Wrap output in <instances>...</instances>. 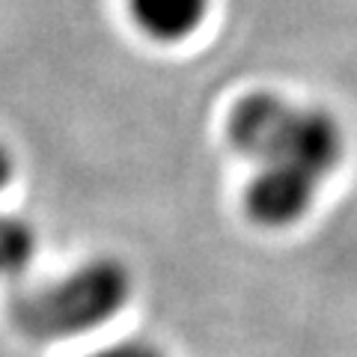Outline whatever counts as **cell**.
I'll return each instance as SVG.
<instances>
[{
  "mask_svg": "<svg viewBox=\"0 0 357 357\" xmlns=\"http://www.w3.org/2000/svg\"><path fill=\"white\" fill-rule=\"evenodd\" d=\"M227 137L256 167H289L319 182L345 155L342 128L328 110L292 105L277 93L238 98L227 119Z\"/></svg>",
  "mask_w": 357,
  "mask_h": 357,
  "instance_id": "1",
  "label": "cell"
},
{
  "mask_svg": "<svg viewBox=\"0 0 357 357\" xmlns=\"http://www.w3.org/2000/svg\"><path fill=\"white\" fill-rule=\"evenodd\" d=\"M131 298V274L116 259H89L75 271L13 298L15 328L30 340H72L107 325Z\"/></svg>",
  "mask_w": 357,
  "mask_h": 357,
  "instance_id": "2",
  "label": "cell"
},
{
  "mask_svg": "<svg viewBox=\"0 0 357 357\" xmlns=\"http://www.w3.org/2000/svg\"><path fill=\"white\" fill-rule=\"evenodd\" d=\"M319 178L289 167H256L244 191V208L250 220L268 229L292 227L316 203Z\"/></svg>",
  "mask_w": 357,
  "mask_h": 357,
  "instance_id": "3",
  "label": "cell"
},
{
  "mask_svg": "<svg viewBox=\"0 0 357 357\" xmlns=\"http://www.w3.org/2000/svg\"><path fill=\"white\" fill-rule=\"evenodd\" d=\"M131 18L146 36L178 42L203 24L208 0H128Z\"/></svg>",
  "mask_w": 357,
  "mask_h": 357,
  "instance_id": "4",
  "label": "cell"
},
{
  "mask_svg": "<svg viewBox=\"0 0 357 357\" xmlns=\"http://www.w3.org/2000/svg\"><path fill=\"white\" fill-rule=\"evenodd\" d=\"M33 248H36V236H33L30 223L21 218L0 215V277L27 268Z\"/></svg>",
  "mask_w": 357,
  "mask_h": 357,
  "instance_id": "5",
  "label": "cell"
},
{
  "mask_svg": "<svg viewBox=\"0 0 357 357\" xmlns=\"http://www.w3.org/2000/svg\"><path fill=\"white\" fill-rule=\"evenodd\" d=\"M89 357H164L155 345L149 342H137V340H128V342H114V345H105V349L93 351Z\"/></svg>",
  "mask_w": 357,
  "mask_h": 357,
  "instance_id": "6",
  "label": "cell"
},
{
  "mask_svg": "<svg viewBox=\"0 0 357 357\" xmlns=\"http://www.w3.org/2000/svg\"><path fill=\"white\" fill-rule=\"evenodd\" d=\"M9 176H13V158H9V152H6L3 146H0V191L6 188Z\"/></svg>",
  "mask_w": 357,
  "mask_h": 357,
  "instance_id": "7",
  "label": "cell"
}]
</instances>
